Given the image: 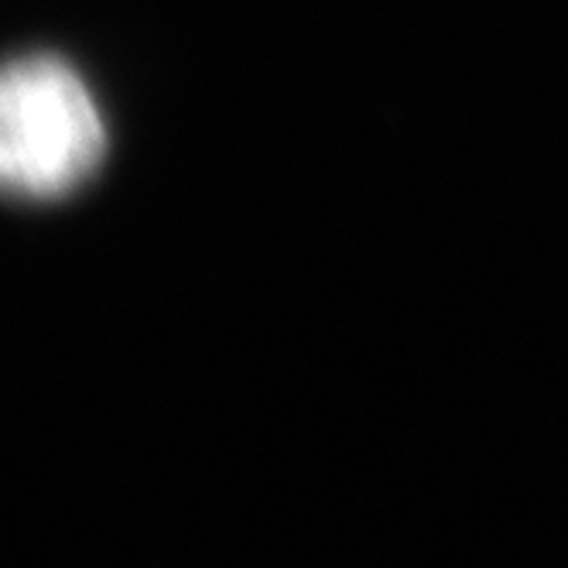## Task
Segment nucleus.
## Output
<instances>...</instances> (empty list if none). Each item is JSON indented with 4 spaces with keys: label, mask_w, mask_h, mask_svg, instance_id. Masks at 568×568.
<instances>
[{
    "label": "nucleus",
    "mask_w": 568,
    "mask_h": 568,
    "mask_svg": "<svg viewBox=\"0 0 568 568\" xmlns=\"http://www.w3.org/2000/svg\"><path fill=\"white\" fill-rule=\"evenodd\" d=\"M103 158V113L65 59L38 52L0 62V199H65Z\"/></svg>",
    "instance_id": "f257e3e1"
}]
</instances>
